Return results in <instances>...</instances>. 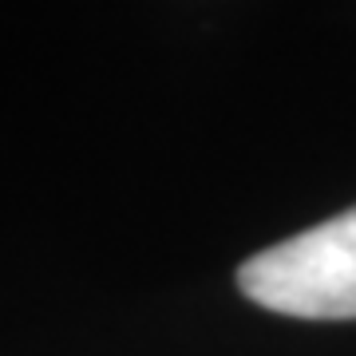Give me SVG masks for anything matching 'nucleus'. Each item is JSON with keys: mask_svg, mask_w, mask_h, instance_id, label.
<instances>
[{"mask_svg": "<svg viewBox=\"0 0 356 356\" xmlns=\"http://www.w3.org/2000/svg\"><path fill=\"white\" fill-rule=\"evenodd\" d=\"M238 289L269 313L305 321H353L356 206L242 261Z\"/></svg>", "mask_w": 356, "mask_h": 356, "instance_id": "nucleus-1", "label": "nucleus"}]
</instances>
